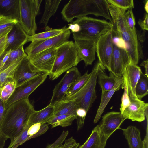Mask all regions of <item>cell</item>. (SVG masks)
Segmentation results:
<instances>
[{
  "label": "cell",
  "instance_id": "6da1fadb",
  "mask_svg": "<svg viewBox=\"0 0 148 148\" xmlns=\"http://www.w3.org/2000/svg\"><path fill=\"white\" fill-rule=\"evenodd\" d=\"M35 110L28 98L12 103L5 110L0 127L2 132L12 141L27 123Z\"/></svg>",
  "mask_w": 148,
  "mask_h": 148
},
{
  "label": "cell",
  "instance_id": "7a4b0ae2",
  "mask_svg": "<svg viewBox=\"0 0 148 148\" xmlns=\"http://www.w3.org/2000/svg\"><path fill=\"white\" fill-rule=\"evenodd\" d=\"M81 61L77 45L74 42L68 41L56 49L53 66L49 75V78L55 80Z\"/></svg>",
  "mask_w": 148,
  "mask_h": 148
},
{
  "label": "cell",
  "instance_id": "3957f363",
  "mask_svg": "<svg viewBox=\"0 0 148 148\" xmlns=\"http://www.w3.org/2000/svg\"><path fill=\"white\" fill-rule=\"evenodd\" d=\"M72 23L78 24L80 27L79 32L73 33L74 39L96 41L113 26L112 22L86 16L77 18Z\"/></svg>",
  "mask_w": 148,
  "mask_h": 148
},
{
  "label": "cell",
  "instance_id": "277c9868",
  "mask_svg": "<svg viewBox=\"0 0 148 148\" xmlns=\"http://www.w3.org/2000/svg\"><path fill=\"white\" fill-rule=\"evenodd\" d=\"M105 69L100 62H97L94 65L88 79L83 87L75 94L63 99H74L78 108H83L88 112L97 97L96 87L98 75L101 71Z\"/></svg>",
  "mask_w": 148,
  "mask_h": 148
},
{
  "label": "cell",
  "instance_id": "5b68a950",
  "mask_svg": "<svg viewBox=\"0 0 148 148\" xmlns=\"http://www.w3.org/2000/svg\"><path fill=\"white\" fill-rule=\"evenodd\" d=\"M42 0H19L20 21L22 28L29 36L36 34V18L39 14Z\"/></svg>",
  "mask_w": 148,
  "mask_h": 148
},
{
  "label": "cell",
  "instance_id": "8992f818",
  "mask_svg": "<svg viewBox=\"0 0 148 148\" xmlns=\"http://www.w3.org/2000/svg\"><path fill=\"white\" fill-rule=\"evenodd\" d=\"M70 34V31L67 27L62 33L53 38L31 42L25 51L29 58L48 49H57L69 41Z\"/></svg>",
  "mask_w": 148,
  "mask_h": 148
},
{
  "label": "cell",
  "instance_id": "52a82bcc",
  "mask_svg": "<svg viewBox=\"0 0 148 148\" xmlns=\"http://www.w3.org/2000/svg\"><path fill=\"white\" fill-rule=\"evenodd\" d=\"M112 27L99 37L96 44V53L98 61L110 72H111V60L113 50Z\"/></svg>",
  "mask_w": 148,
  "mask_h": 148
},
{
  "label": "cell",
  "instance_id": "ba28073f",
  "mask_svg": "<svg viewBox=\"0 0 148 148\" xmlns=\"http://www.w3.org/2000/svg\"><path fill=\"white\" fill-rule=\"evenodd\" d=\"M48 74L43 73L29 80L16 87L15 90L5 103V109L14 102L21 99L28 98L29 96L43 83Z\"/></svg>",
  "mask_w": 148,
  "mask_h": 148
},
{
  "label": "cell",
  "instance_id": "9c48e42d",
  "mask_svg": "<svg viewBox=\"0 0 148 148\" xmlns=\"http://www.w3.org/2000/svg\"><path fill=\"white\" fill-rule=\"evenodd\" d=\"M56 49L55 48L48 49L31 57H27L33 71L47 73L49 75L53 66Z\"/></svg>",
  "mask_w": 148,
  "mask_h": 148
},
{
  "label": "cell",
  "instance_id": "30bf717a",
  "mask_svg": "<svg viewBox=\"0 0 148 148\" xmlns=\"http://www.w3.org/2000/svg\"><path fill=\"white\" fill-rule=\"evenodd\" d=\"M81 76L78 69L73 67L66 71L64 76L55 86L49 104L54 106L63 99L71 84Z\"/></svg>",
  "mask_w": 148,
  "mask_h": 148
},
{
  "label": "cell",
  "instance_id": "8fae6325",
  "mask_svg": "<svg viewBox=\"0 0 148 148\" xmlns=\"http://www.w3.org/2000/svg\"><path fill=\"white\" fill-rule=\"evenodd\" d=\"M88 0H70L64 6L61 14L65 21L72 22L74 18H77L88 15Z\"/></svg>",
  "mask_w": 148,
  "mask_h": 148
},
{
  "label": "cell",
  "instance_id": "7c38bea8",
  "mask_svg": "<svg viewBox=\"0 0 148 148\" xmlns=\"http://www.w3.org/2000/svg\"><path fill=\"white\" fill-rule=\"evenodd\" d=\"M129 96L130 103L121 113L122 115L126 119H129L133 121L141 122L144 121L145 111L148 108V103L139 99L137 97Z\"/></svg>",
  "mask_w": 148,
  "mask_h": 148
},
{
  "label": "cell",
  "instance_id": "4fadbf2b",
  "mask_svg": "<svg viewBox=\"0 0 148 148\" xmlns=\"http://www.w3.org/2000/svg\"><path fill=\"white\" fill-rule=\"evenodd\" d=\"M120 112L111 111L102 117L99 125L101 132L107 140L116 130L120 129V126L125 120Z\"/></svg>",
  "mask_w": 148,
  "mask_h": 148
},
{
  "label": "cell",
  "instance_id": "5bb4252c",
  "mask_svg": "<svg viewBox=\"0 0 148 148\" xmlns=\"http://www.w3.org/2000/svg\"><path fill=\"white\" fill-rule=\"evenodd\" d=\"M119 33L131 60L137 65L142 53L136 31H132L128 27L123 32Z\"/></svg>",
  "mask_w": 148,
  "mask_h": 148
},
{
  "label": "cell",
  "instance_id": "9a60e30c",
  "mask_svg": "<svg viewBox=\"0 0 148 148\" xmlns=\"http://www.w3.org/2000/svg\"><path fill=\"white\" fill-rule=\"evenodd\" d=\"M142 72L140 67L131 59L122 74L123 79V85H125L129 96L136 97L135 94L136 86Z\"/></svg>",
  "mask_w": 148,
  "mask_h": 148
},
{
  "label": "cell",
  "instance_id": "2e32d148",
  "mask_svg": "<svg viewBox=\"0 0 148 148\" xmlns=\"http://www.w3.org/2000/svg\"><path fill=\"white\" fill-rule=\"evenodd\" d=\"M29 36L18 22L7 34L4 53L23 46L28 42Z\"/></svg>",
  "mask_w": 148,
  "mask_h": 148
},
{
  "label": "cell",
  "instance_id": "e0dca14e",
  "mask_svg": "<svg viewBox=\"0 0 148 148\" xmlns=\"http://www.w3.org/2000/svg\"><path fill=\"white\" fill-rule=\"evenodd\" d=\"M113 46L110 72L112 73L116 76L122 75L125 68L131 59L125 48L114 44Z\"/></svg>",
  "mask_w": 148,
  "mask_h": 148
},
{
  "label": "cell",
  "instance_id": "ac0fdd59",
  "mask_svg": "<svg viewBox=\"0 0 148 148\" xmlns=\"http://www.w3.org/2000/svg\"><path fill=\"white\" fill-rule=\"evenodd\" d=\"M43 73L33 71L27 56L23 58L16 68L13 80L17 87L30 79Z\"/></svg>",
  "mask_w": 148,
  "mask_h": 148
},
{
  "label": "cell",
  "instance_id": "d6986e66",
  "mask_svg": "<svg viewBox=\"0 0 148 148\" xmlns=\"http://www.w3.org/2000/svg\"><path fill=\"white\" fill-rule=\"evenodd\" d=\"M78 48L81 60H83L86 66L91 65L95 60L96 41L74 39Z\"/></svg>",
  "mask_w": 148,
  "mask_h": 148
},
{
  "label": "cell",
  "instance_id": "ffe728a7",
  "mask_svg": "<svg viewBox=\"0 0 148 148\" xmlns=\"http://www.w3.org/2000/svg\"><path fill=\"white\" fill-rule=\"evenodd\" d=\"M123 82V79L122 75L116 76V83L113 88L108 91L102 92L100 103L94 120V123H96L100 119L110 100L114 92L121 87Z\"/></svg>",
  "mask_w": 148,
  "mask_h": 148
},
{
  "label": "cell",
  "instance_id": "44dd1931",
  "mask_svg": "<svg viewBox=\"0 0 148 148\" xmlns=\"http://www.w3.org/2000/svg\"><path fill=\"white\" fill-rule=\"evenodd\" d=\"M109 5L106 0H88V15L102 16L111 22L112 20L108 9Z\"/></svg>",
  "mask_w": 148,
  "mask_h": 148
},
{
  "label": "cell",
  "instance_id": "7402d4cb",
  "mask_svg": "<svg viewBox=\"0 0 148 148\" xmlns=\"http://www.w3.org/2000/svg\"><path fill=\"white\" fill-rule=\"evenodd\" d=\"M20 21L19 0H0V16Z\"/></svg>",
  "mask_w": 148,
  "mask_h": 148
},
{
  "label": "cell",
  "instance_id": "603a6c76",
  "mask_svg": "<svg viewBox=\"0 0 148 148\" xmlns=\"http://www.w3.org/2000/svg\"><path fill=\"white\" fill-rule=\"evenodd\" d=\"M108 9L113 26L119 32H123L128 27L125 16L126 11L111 4Z\"/></svg>",
  "mask_w": 148,
  "mask_h": 148
},
{
  "label": "cell",
  "instance_id": "cb8c5ba5",
  "mask_svg": "<svg viewBox=\"0 0 148 148\" xmlns=\"http://www.w3.org/2000/svg\"><path fill=\"white\" fill-rule=\"evenodd\" d=\"M107 140L101 132L98 125L93 129L84 143L78 148H105Z\"/></svg>",
  "mask_w": 148,
  "mask_h": 148
},
{
  "label": "cell",
  "instance_id": "d4e9b609",
  "mask_svg": "<svg viewBox=\"0 0 148 148\" xmlns=\"http://www.w3.org/2000/svg\"><path fill=\"white\" fill-rule=\"evenodd\" d=\"M54 110L53 106L50 104L40 110H35L29 117L27 124L31 125L37 123H47L53 116Z\"/></svg>",
  "mask_w": 148,
  "mask_h": 148
},
{
  "label": "cell",
  "instance_id": "484cf974",
  "mask_svg": "<svg viewBox=\"0 0 148 148\" xmlns=\"http://www.w3.org/2000/svg\"><path fill=\"white\" fill-rule=\"evenodd\" d=\"M53 106V116L68 114L77 116L76 111L78 108L74 99H63Z\"/></svg>",
  "mask_w": 148,
  "mask_h": 148
},
{
  "label": "cell",
  "instance_id": "4316f807",
  "mask_svg": "<svg viewBox=\"0 0 148 148\" xmlns=\"http://www.w3.org/2000/svg\"><path fill=\"white\" fill-rule=\"evenodd\" d=\"M127 140L129 148H142L140 132L139 130L133 126H129L126 129L121 128Z\"/></svg>",
  "mask_w": 148,
  "mask_h": 148
},
{
  "label": "cell",
  "instance_id": "83f0119b",
  "mask_svg": "<svg viewBox=\"0 0 148 148\" xmlns=\"http://www.w3.org/2000/svg\"><path fill=\"white\" fill-rule=\"evenodd\" d=\"M61 0H47L45 1L44 10L39 23L46 27L50 18L54 15Z\"/></svg>",
  "mask_w": 148,
  "mask_h": 148
},
{
  "label": "cell",
  "instance_id": "f1b7e54d",
  "mask_svg": "<svg viewBox=\"0 0 148 148\" xmlns=\"http://www.w3.org/2000/svg\"><path fill=\"white\" fill-rule=\"evenodd\" d=\"M105 70L101 71L97 77L98 82L102 92L108 91L112 89L116 81V76L111 72H110L109 76L107 75L105 73Z\"/></svg>",
  "mask_w": 148,
  "mask_h": 148
},
{
  "label": "cell",
  "instance_id": "f546056e",
  "mask_svg": "<svg viewBox=\"0 0 148 148\" xmlns=\"http://www.w3.org/2000/svg\"><path fill=\"white\" fill-rule=\"evenodd\" d=\"M90 75V73H88L87 71L74 81L68 88L64 99L73 95L79 90L86 83Z\"/></svg>",
  "mask_w": 148,
  "mask_h": 148
},
{
  "label": "cell",
  "instance_id": "4dcf8cb0",
  "mask_svg": "<svg viewBox=\"0 0 148 148\" xmlns=\"http://www.w3.org/2000/svg\"><path fill=\"white\" fill-rule=\"evenodd\" d=\"M76 117V116L70 114L53 116L47 123L51 125L52 128L59 126L64 127L71 125Z\"/></svg>",
  "mask_w": 148,
  "mask_h": 148
},
{
  "label": "cell",
  "instance_id": "1f68e13d",
  "mask_svg": "<svg viewBox=\"0 0 148 148\" xmlns=\"http://www.w3.org/2000/svg\"><path fill=\"white\" fill-rule=\"evenodd\" d=\"M67 27L65 26L59 29H50L46 30L45 32L35 34L32 36H29L28 42L33 41L40 40L50 38L57 36L63 32Z\"/></svg>",
  "mask_w": 148,
  "mask_h": 148
},
{
  "label": "cell",
  "instance_id": "d6a6232c",
  "mask_svg": "<svg viewBox=\"0 0 148 148\" xmlns=\"http://www.w3.org/2000/svg\"><path fill=\"white\" fill-rule=\"evenodd\" d=\"M24 57L19 58L13 62L0 72V89L8 79H13L15 69Z\"/></svg>",
  "mask_w": 148,
  "mask_h": 148
},
{
  "label": "cell",
  "instance_id": "836d02e7",
  "mask_svg": "<svg viewBox=\"0 0 148 148\" xmlns=\"http://www.w3.org/2000/svg\"><path fill=\"white\" fill-rule=\"evenodd\" d=\"M16 88L13 79H9L5 82L0 90V99L5 103Z\"/></svg>",
  "mask_w": 148,
  "mask_h": 148
},
{
  "label": "cell",
  "instance_id": "e575fe53",
  "mask_svg": "<svg viewBox=\"0 0 148 148\" xmlns=\"http://www.w3.org/2000/svg\"><path fill=\"white\" fill-rule=\"evenodd\" d=\"M148 77L141 73L140 78L136 87L135 94L136 97L141 100L148 93Z\"/></svg>",
  "mask_w": 148,
  "mask_h": 148
},
{
  "label": "cell",
  "instance_id": "d590c367",
  "mask_svg": "<svg viewBox=\"0 0 148 148\" xmlns=\"http://www.w3.org/2000/svg\"><path fill=\"white\" fill-rule=\"evenodd\" d=\"M48 129V125L46 123L42 124L40 123H37L30 125L27 133L29 140L44 134Z\"/></svg>",
  "mask_w": 148,
  "mask_h": 148
},
{
  "label": "cell",
  "instance_id": "8d00e7d4",
  "mask_svg": "<svg viewBox=\"0 0 148 148\" xmlns=\"http://www.w3.org/2000/svg\"><path fill=\"white\" fill-rule=\"evenodd\" d=\"M26 56H27V55L25 51L23 46H22L17 49L11 51L8 59L4 66L0 71V72L13 62Z\"/></svg>",
  "mask_w": 148,
  "mask_h": 148
},
{
  "label": "cell",
  "instance_id": "74e56055",
  "mask_svg": "<svg viewBox=\"0 0 148 148\" xmlns=\"http://www.w3.org/2000/svg\"><path fill=\"white\" fill-rule=\"evenodd\" d=\"M109 4H111L118 8L125 11L134 8L133 0H106Z\"/></svg>",
  "mask_w": 148,
  "mask_h": 148
},
{
  "label": "cell",
  "instance_id": "f35d334b",
  "mask_svg": "<svg viewBox=\"0 0 148 148\" xmlns=\"http://www.w3.org/2000/svg\"><path fill=\"white\" fill-rule=\"evenodd\" d=\"M87 112L84 109L78 108L76 111L77 130H80L83 126L84 120Z\"/></svg>",
  "mask_w": 148,
  "mask_h": 148
},
{
  "label": "cell",
  "instance_id": "ab89813d",
  "mask_svg": "<svg viewBox=\"0 0 148 148\" xmlns=\"http://www.w3.org/2000/svg\"><path fill=\"white\" fill-rule=\"evenodd\" d=\"M132 8L128 9L125 14V20L130 29L133 31H136L135 18L134 16Z\"/></svg>",
  "mask_w": 148,
  "mask_h": 148
},
{
  "label": "cell",
  "instance_id": "60d3db41",
  "mask_svg": "<svg viewBox=\"0 0 148 148\" xmlns=\"http://www.w3.org/2000/svg\"><path fill=\"white\" fill-rule=\"evenodd\" d=\"M18 22H19L16 20L2 16H0V30L13 27Z\"/></svg>",
  "mask_w": 148,
  "mask_h": 148
},
{
  "label": "cell",
  "instance_id": "b9f144b4",
  "mask_svg": "<svg viewBox=\"0 0 148 148\" xmlns=\"http://www.w3.org/2000/svg\"><path fill=\"white\" fill-rule=\"evenodd\" d=\"M63 145L58 146L54 148H78L79 144L77 143L72 137L64 140Z\"/></svg>",
  "mask_w": 148,
  "mask_h": 148
},
{
  "label": "cell",
  "instance_id": "7bdbcfd3",
  "mask_svg": "<svg viewBox=\"0 0 148 148\" xmlns=\"http://www.w3.org/2000/svg\"><path fill=\"white\" fill-rule=\"evenodd\" d=\"M69 133L68 131H63L62 134L58 139L52 144L47 146L46 148H54L62 145L64 141L67 136Z\"/></svg>",
  "mask_w": 148,
  "mask_h": 148
},
{
  "label": "cell",
  "instance_id": "ee69618b",
  "mask_svg": "<svg viewBox=\"0 0 148 148\" xmlns=\"http://www.w3.org/2000/svg\"><path fill=\"white\" fill-rule=\"evenodd\" d=\"M138 23L142 30L148 31V14L146 13L144 18L140 19L138 21Z\"/></svg>",
  "mask_w": 148,
  "mask_h": 148
},
{
  "label": "cell",
  "instance_id": "f6af8a7d",
  "mask_svg": "<svg viewBox=\"0 0 148 148\" xmlns=\"http://www.w3.org/2000/svg\"><path fill=\"white\" fill-rule=\"evenodd\" d=\"M67 29L71 30L73 33H77L79 32L80 29L79 25L77 23H72L69 24Z\"/></svg>",
  "mask_w": 148,
  "mask_h": 148
},
{
  "label": "cell",
  "instance_id": "bcb514c9",
  "mask_svg": "<svg viewBox=\"0 0 148 148\" xmlns=\"http://www.w3.org/2000/svg\"><path fill=\"white\" fill-rule=\"evenodd\" d=\"M4 104L5 103L0 99V127L5 110Z\"/></svg>",
  "mask_w": 148,
  "mask_h": 148
},
{
  "label": "cell",
  "instance_id": "7dc6e473",
  "mask_svg": "<svg viewBox=\"0 0 148 148\" xmlns=\"http://www.w3.org/2000/svg\"><path fill=\"white\" fill-rule=\"evenodd\" d=\"M8 139L0 130V148H3L6 141Z\"/></svg>",
  "mask_w": 148,
  "mask_h": 148
},
{
  "label": "cell",
  "instance_id": "c3c4849f",
  "mask_svg": "<svg viewBox=\"0 0 148 148\" xmlns=\"http://www.w3.org/2000/svg\"><path fill=\"white\" fill-rule=\"evenodd\" d=\"M140 66H143L145 68V75L148 77V59L143 61L140 64Z\"/></svg>",
  "mask_w": 148,
  "mask_h": 148
},
{
  "label": "cell",
  "instance_id": "681fc988",
  "mask_svg": "<svg viewBox=\"0 0 148 148\" xmlns=\"http://www.w3.org/2000/svg\"><path fill=\"white\" fill-rule=\"evenodd\" d=\"M143 142L142 148H148V125L147 123L146 133V136Z\"/></svg>",
  "mask_w": 148,
  "mask_h": 148
},
{
  "label": "cell",
  "instance_id": "f907efd6",
  "mask_svg": "<svg viewBox=\"0 0 148 148\" xmlns=\"http://www.w3.org/2000/svg\"><path fill=\"white\" fill-rule=\"evenodd\" d=\"M12 27H9L4 29L0 30V37L7 34L11 30Z\"/></svg>",
  "mask_w": 148,
  "mask_h": 148
},
{
  "label": "cell",
  "instance_id": "816d5d0a",
  "mask_svg": "<svg viewBox=\"0 0 148 148\" xmlns=\"http://www.w3.org/2000/svg\"><path fill=\"white\" fill-rule=\"evenodd\" d=\"M144 3V9L146 13H148V1L147 0L145 1Z\"/></svg>",
  "mask_w": 148,
  "mask_h": 148
},
{
  "label": "cell",
  "instance_id": "f5cc1de1",
  "mask_svg": "<svg viewBox=\"0 0 148 148\" xmlns=\"http://www.w3.org/2000/svg\"><path fill=\"white\" fill-rule=\"evenodd\" d=\"M19 146H20L19 144H16V145H14V146H13V147H12L11 148H17Z\"/></svg>",
  "mask_w": 148,
  "mask_h": 148
},
{
  "label": "cell",
  "instance_id": "db71d44e",
  "mask_svg": "<svg viewBox=\"0 0 148 148\" xmlns=\"http://www.w3.org/2000/svg\"><path fill=\"white\" fill-rule=\"evenodd\" d=\"M2 55H0V58Z\"/></svg>",
  "mask_w": 148,
  "mask_h": 148
},
{
  "label": "cell",
  "instance_id": "11a10c76",
  "mask_svg": "<svg viewBox=\"0 0 148 148\" xmlns=\"http://www.w3.org/2000/svg\"></svg>",
  "mask_w": 148,
  "mask_h": 148
}]
</instances>
